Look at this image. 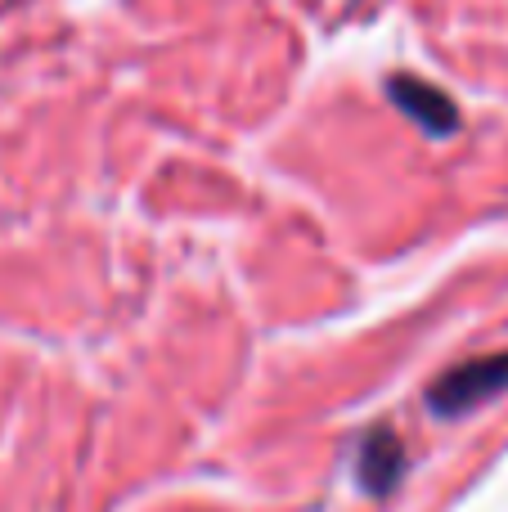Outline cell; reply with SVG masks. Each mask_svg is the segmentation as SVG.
Masks as SVG:
<instances>
[{
  "mask_svg": "<svg viewBox=\"0 0 508 512\" xmlns=\"http://www.w3.org/2000/svg\"><path fill=\"white\" fill-rule=\"evenodd\" d=\"M508 391V351L500 355H482V360H468L459 369H450L437 387L428 391V405L437 414L455 418V414H468V409L486 405V400L504 396Z\"/></svg>",
  "mask_w": 508,
  "mask_h": 512,
  "instance_id": "cell-1",
  "label": "cell"
},
{
  "mask_svg": "<svg viewBox=\"0 0 508 512\" xmlns=\"http://www.w3.org/2000/svg\"><path fill=\"white\" fill-rule=\"evenodd\" d=\"M387 95L396 99V108H401L410 122H419L423 131H432V135H450L459 126V108L450 104V95H441L428 81L396 77L392 86H387Z\"/></svg>",
  "mask_w": 508,
  "mask_h": 512,
  "instance_id": "cell-2",
  "label": "cell"
},
{
  "mask_svg": "<svg viewBox=\"0 0 508 512\" xmlns=\"http://www.w3.org/2000/svg\"><path fill=\"white\" fill-rule=\"evenodd\" d=\"M401 468H405V450L387 427H374L360 445V486L369 495H387V490L401 481Z\"/></svg>",
  "mask_w": 508,
  "mask_h": 512,
  "instance_id": "cell-3",
  "label": "cell"
}]
</instances>
